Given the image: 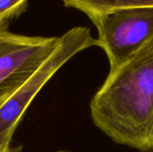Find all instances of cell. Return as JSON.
<instances>
[{
	"label": "cell",
	"mask_w": 153,
	"mask_h": 152,
	"mask_svg": "<svg viewBox=\"0 0 153 152\" xmlns=\"http://www.w3.org/2000/svg\"><path fill=\"white\" fill-rule=\"evenodd\" d=\"M90 108L94 125L114 142L153 152V39L109 71Z\"/></svg>",
	"instance_id": "6da1fadb"
},
{
	"label": "cell",
	"mask_w": 153,
	"mask_h": 152,
	"mask_svg": "<svg viewBox=\"0 0 153 152\" xmlns=\"http://www.w3.org/2000/svg\"><path fill=\"white\" fill-rule=\"evenodd\" d=\"M98 46L87 27H74L59 37L53 52L35 72L0 107V152H9L13 133L24 113L47 82L71 58L81 51Z\"/></svg>",
	"instance_id": "7a4b0ae2"
},
{
	"label": "cell",
	"mask_w": 153,
	"mask_h": 152,
	"mask_svg": "<svg viewBox=\"0 0 153 152\" xmlns=\"http://www.w3.org/2000/svg\"><path fill=\"white\" fill-rule=\"evenodd\" d=\"M113 71L153 39V6L115 11L91 20Z\"/></svg>",
	"instance_id": "3957f363"
},
{
	"label": "cell",
	"mask_w": 153,
	"mask_h": 152,
	"mask_svg": "<svg viewBox=\"0 0 153 152\" xmlns=\"http://www.w3.org/2000/svg\"><path fill=\"white\" fill-rule=\"evenodd\" d=\"M58 40L0 31V107L35 73Z\"/></svg>",
	"instance_id": "277c9868"
},
{
	"label": "cell",
	"mask_w": 153,
	"mask_h": 152,
	"mask_svg": "<svg viewBox=\"0 0 153 152\" xmlns=\"http://www.w3.org/2000/svg\"><path fill=\"white\" fill-rule=\"evenodd\" d=\"M66 7L75 8L92 20L117 10L153 6V0H62Z\"/></svg>",
	"instance_id": "5b68a950"
},
{
	"label": "cell",
	"mask_w": 153,
	"mask_h": 152,
	"mask_svg": "<svg viewBox=\"0 0 153 152\" xmlns=\"http://www.w3.org/2000/svg\"><path fill=\"white\" fill-rule=\"evenodd\" d=\"M29 0H0V31L7 30L10 23L23 13Z\"/></svg>",
	"instance_id": "8992f818"
},
{
	"label": "cell",
	"mask_w": 153,
	"mask_h": 152,
	"mask_svg": "<svg viewBox=\"0 0 153 152\" xmlns=\"http://www.w3.org/2000/svg\"><path fill=\"white\" fill-rule=\"evenodd\" d=\"M9 152H18V151L15 150V149H12V148H11V150H10V151Z\"/></svg>",
	"instance_id": "52a82bcc"
},
{
	"label": "cell",
	"mask_w": 153,
	"mask_h": 152,
	"mask_svg": "<svg viewBox=\"0 0 153 152\" xmlns=\"http://www.w3.org/2000/svg\"><path fill=\"white\" fill-rule=\"evenodd\" d=\"M58 152H69V151H58Z\"/></svg>",
	"instance_id": "ba28073f"
}]
</instances>
